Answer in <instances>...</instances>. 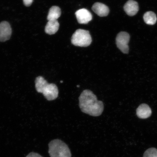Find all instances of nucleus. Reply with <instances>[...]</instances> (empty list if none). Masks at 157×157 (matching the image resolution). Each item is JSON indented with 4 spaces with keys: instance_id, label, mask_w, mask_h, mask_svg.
I'll return each instance as SVG.
<instances>
[{
    "instance_id": "f257e3e1",
    "label": "nucleus",
    "mask_w": 157,
    "mask_h": 157,
    "mask_svg": "<svg viewBox=\"0 0 157 157\" xmlns=\"http://www.w3.org/2000/svg\"><path fill=\"white\" fill-rule=\"evenodd\" d=\"M78 100L79 107L82 112L93 117L99 116L103 112V102L98 101L97 96L91 90H84Z\"/></svg>"
},
{
    "instance_id": "f03ea898",
    "label": "nucleus",
    "mask_w": 157,
    "mask_h": 157,
    "mask_svg": "<svg viewBox=\"0 0 157 157\" xmlns=\"http://www.w3.org/2000/svg\"><path fill=\"white\" fill-rule=\"evenodd\" d=\"M35 83L37 91L42 93L48 101H53L58 97L59 90L56 84L48 83L42 76L37 77Z\"/></svg>"
},
{
    "instance_id": "7ed1b4c3",
    "label": "nucleus",
    "mask_w": 157,
    "mask_h": 157,
    "mask_svg": "<svg viewBox=\"0 0 157 157\" xmlns=\"http://www.w3.org/2000/svg\"><path fill=\"white\" fill-rule=\"evenodd\" d=\"M48 146V153L51 157H71L67 145L59 139L51 141Z\"/></svg>"
},
{
    "instance_id": "20e7f679",
    "label": "nucleus",
    "mask_w": 157,
    "mask_h": 157,
    "mask_svg": "<svg viewBox=\"0 0 157 157\" xmlns=\"http://www.w3.org/2000/svg\"><path fill=\"white\" fill-rule=\"evenodd\" d=\"M92 41L89 31L83 29H77L71 38L72 44L77 46L87 47L91 44Z\"/></svg>"
},
{
    "instance_id": "39448f33",
    "label": "nucleus",
    "mask_w": 157,
    "mask_h": 157,
    "mask_svg": "<svg viewBox=\"0 0 157 157\" xmlns=\"http://www.w3.org/2000/svg\"><path fill=\"white\" fill-rule=\"evenodd\" d=\"M130 38L129 34L124 31L117 35L116 40L117 47L124 54H128L129 52L128 44Z\"/></svg>"
},
{
    "instance_id": "423d86ee",
    "label": "nucleus",
    "mask_w": 157,
    "mask_h": 157,
    "mask_svg": "<svg viewBox=\"0 0 157 157\" xmlns=\"http://www.w3.org/2000/svg\"><path fill=\"white\" fill-rule=\"evenodd\" d=\"M12 34L10 25L6 21L0 23V41L5 42L9 40Z\"/></svg>"
},
{
    "instance_id": "0eeeda50",
    "label": "nucleus",
    "mask_w": 157,
    "mask_h": 157,
    "mask_svg": "<svg viewBox=\"0 0 157 157\" xmlns=\"http://www.w3.org/2000/svg\"><path fill=\"white\" fill-rule=\"evenodd\" d=\"M78 22L80 24H87L93 19V16L88 10L82 9L78 10L75 13Z\"/></svg>"
},
{
    "instance_id": "6e6552de",
    "label": "nucleus",
    "mask_w": 157,
    "mask_h": 157,
    "mask_svg": "<svg viewBox=\"0 0 157 157\" xmlns=\"http://www.w3.org/2000/svg\"><path fill=\"white\" fill-rule=\"evenodd\" d=\"M124 9L129 16H133L136 14L139 10L138 3L133 0H129L125 3Z\"/></svg>"
},
{
    "instance_id": "1a4fd4ad",
    "label": "nucleus",
    "mask_w": 157,
    "mask_h": 157,
    "mask_svg": "<svg viewBox=\"0 0 157 157\" xmlns=\"http://www.w3.org/2000/svg\"><path fill=\"white\" fill-rule=\"evenodd\" d=\"M152 114V110L149 106L146 104H141L136 109V115L139 118L146 119Z\"/></svg>"
},
{
    "instance_id": "9d476101",
    "label": "nucleus",
    "mask_w": 157,
    "mask_h": 157,
    "mask_svg": "<svg viewBox=\"0 0 157 157\" xmlns=\"http://www.w3.org/2000/svg\"><path fill=\"white\" fill-rule=\"evenodd\" d=\"M92 9L96 14L101 17L107 16L109 12V8L106 5L99 2L94 4Z\"/></svg>"
},
{
    "instance_id": "9b49d317",
    "label": "nucleus",
    "mask_w": 157,
    "mask_h": 157,
    "mask_svg": "<svg viewBox=\"0 0 157 157\" xmlns=\"http://www.w3.org/2000/svg\"><path fill=\"white\" fill-rule=\"evenodd\" d=\"M59 24L57 20L48 21L45 27V31L47 34L52 35L57 32Z\"/></svg>"
},
{
    "instance_id": "f8f14e48",
    "label": "nucleus",
    "mask_w": 157,
    "mask_h": 157,
    "mask_svg": "<svg viewBox=\"0 0 157 157\" xmlns=\"http://www.w3.org/2000/svg\"><path fill=\"white\" fill-rule=\"evenodd\" d=\"M61 15V11L59 7L54 6L49 10L47 19L48 21L57 20Z\"/></svg>"
},
{
    "instance_id": "ddd939ff",
    "label": "nucleus",
    "mask_w": 157,
    "mask_h": 157,
    "mask_svg": "<svg viewBox=\"0 0 157 157\" xmlns=\"http://www.w3.org/2000/svg\"><path fill=\"white\" fill-rule=\"evenodd\" d=\"M143 19L145 22L148 25H154L157 20L156 15L152 11H147L143 16Z\"/></svg>"
},
{
    "instance_id": "4468645a",
    "label": "nucleus",
    "mask_w": 157,
    "mask_h": 157,
    "mask_svg": "<svg viewBox=\"0 0 157 157\" xmlns=\"http://www.w3.org/2000/svg\"><path fill=\"white\" fill-rule=\"evenodd\" d=\"M143 157H157V149L151 148L145 152Z\"/></svg>"
},
{
    "instance_id": "2eb2a0df",
    "label": "nucleus",
    "mask_w": 157,
    "mask_h": 157,
    "mask_svg": "<svg viewBox=\"0 0 157 157\" xmlns=\"http://www.w3.org/2000/svg\"><path fill=\"white\" fill-rule=\"evenodd\" d=\"M24 5L26 7H29L32 5L33 0H23Z\"/></svg>"
},
{
    "instance_id": "dca6fc26",
    "label": "nucleus",
    "mask_w": 157,
    "mask_h": 157,
    "mask_svg": "<svg viewBox=\"0 0 157 157\" xmlns=\"http://www.w3.org/2000/svg\"><path fill=\"white\" fill-rule=\"evenodd\" d=\"M26 157H42L40 155L38 154V153L35 152H31L27 155Z\"/></svg>"
},
{
    "instance_id": "f3484780",
    "label": "nucleus",
    "mask_w": 157,
    "mask_h": 157,
    "mask_svg": "<svg viewBox=\"0 0 157 157\" xmlns=\"http://www.w3.org/2000/svg\"><path fill=\"white\" fill-rule=\"evenodd\" d=\"M60 83H63V81H60Z\"/></svg>"
},
{
    "instance_id": "a211bd4d",
    "label": "nucleus",
    "mask_w": 157,
    "mask_h": 157,
    "mask_svg": "<svg viewBox=\"0 0 157 157\" xmlns=\"http://www.w3.org/2000/svg\"><path fill=\"white\" fill-rule=\"evenodd\" d=\"M77 87H79V86H78H78H77Z\"/></svg>"
}]
</instances>
